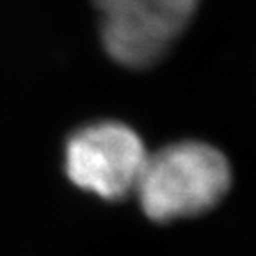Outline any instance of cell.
I'll list each match as a JSON object with an SVG mask.
<instances>
[{
	"label": "cell",
	"instance_id": "cell-1",
	"mask_svg": "<svg viewBox=\"0 0 256 256\" xmlns=\"http://www.w3.org/2000/svg\"><path fill=\"white\" fill-rule=\"evenodd\" d=\"M232 185L222 152L201 140H180L148 153L136 194L155 222L187 219L212 210Z\"/></svg>",
	"mask_w": 256,
	"mask_h": 256
},
{
	"label": "cell",
	"instance_id": "cell-2",
	"mask_svg": "<svg viewBox=\"0 0 256 256\" xmlns=\"http://www.w3.org/2000/svg\"><path fill=\"white\" fill-rule=\"evenodd\" d=\"M110 59L148 68L168 54L196 14L200 0H92Z\"/></svg>",
	"mask_w": 256,
	"mask_h": 256
},
{
	"label": "cell",
	"instance_id": "cell-3",
	"mask_svg": "<svg viewBox=\"0 0 256 256\" xmlns=\"http://www.w3.org/2000/svg\"><path fill=\"white\" fill-rule=\"evenodd\" d=\"M148 158L139 134L120 121H94L75 130L64 146L70 182L108 201L136 192Z\"/></svg>",
	"mask_w": 256,
	"mask_h": 256
}]
</instances>
